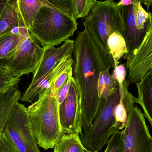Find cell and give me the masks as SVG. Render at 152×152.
<instances>
[{"label": "cell", "instance_id": "obj_13", "mask_svg": "<svg viewBox=\"0 0 152 152\" xmlns=\"http://www.w3.org/2000/svg\"><path fill=\"white\" fill-rule=\"evenodd\" d=\"M139 1L140 0H133L132 5L120 7L124 26L123 37L128 49V53L124 57L126 60L142 43L136 27V13Z\"/></svg>", "mask_w": 152, "mask_h": 152}, {"label": "cell", "instance_id": "obj_25", "mask_svg": "<svg viewBox=\"0 0 152 152\" xmlns=\"http://www.w3.org/2000/svg\"><path fill=\"white\" fill-rule=\"evenodd\" d=\"M20 79V77L14 75L8 68L0 66V93L17 86Z\"/></svg>", "mask_w": 152, "mask_h": 152}, {"label": "cell", "instance_id": "obj_12", "mask_svg": "<svg viewBox=\"0 0 152 152\" xmlns=\"http://www.w3.org/2000/svg\"><path fill=\"white\" fill-rule=\"evenodd\" d=\"M74 63L73 53L62 59L55 67L38 81L30 84L28 88L20 97L22 102H32L37 96L42 95L50 89L51 86L55 79L62 72L71 67Z\"/></svg>", "mask_w": 152, "mask_h": 152}, {"label": "cell", "instance_id": "obj_28", "mask_svg": "<svg viewBox=\"0 0 152 152\" xmlns=\"http://www.w3.org/2000/svg\"><path fill=\"white\" fill-rule=\"evenodd\" d=\"M112 75L118 82L119 88H123L127 82V70L125 64H121L117 66L114 69Z\"/></svg>", "mask_w": 152, "mask_h": 152}, {"label": "cell", "instance_id": "obj_24", "mask_svg": "<svg viewBox=\"0 0 152 152\" xmlns=\"http://www.w3.org/2000/svg\"><path fill=\"white\" fill-rule=\"evenodd\" d=\"M128 89L125 91H120V99L114 110L115 119L116 123L120 127L121 130L125 128L128 120V112L124 102V96Z\"/></svg>", "mask_w": 152, "mask_h": 152}, {"label": "cell", "instance_id": "obj_4", "mask_svg": "<svg viewBox=\"0 0 152 152\" xmlns=\"http://www.w3.org/2000/svg\"><path fill=\"white\" fill-rule=\"evenodd\" d=\"M77 25L74 18L44 5L37 14L29 31L42 47L55 46L73 36Z\"/></svg>", "mask_w": 152, "mask_h": 152}, {"label": "cell", "instance_id": "obj_15", "mask_svg": "<svg viewBox=\"0 0 152 152\" xmlns=\"http://www.w3.org/2000/svg\"><path fill=\"white\" fill-rule=\"evenodd\" d=\"M26 26L20 19L16 0H10L0 16V35L12 32L19 34L20 27Z\"/></svg>", "mask_w": 152, "mask_h": 152}, {"label": "cell", "instance_id": "obj_32", "mask_svg": "<svg viewBox=\"0 0 152 152\" xmlns=\"http://www.w3.org/2000/svg\"><path fill=\"white\" fill-rule=\"evenodd\" d=\"M10 0H0V16L3 11L6 4Z\"/></svg>", "mask_w": 152, "mask_h": 152}, {"label": "cell", "instance_id": "obj_2", "mask_svg": "<svg viewBox=\"0 0 152 152\" xmlns=\"http://www.w3.org/2000/svg\"><path fill=\"white\" fill-rule=\"evenodd\" d=\"M117 4L113 0L97 1L83 23L106 64L113 69L115 66L109 52L107 41L113 32L118 31L122 36L124 32L122 15Z\"/></svg>", "mask_w": 152, "mask_h": 152}, {"label": "cell", "instance_id": "obj_30", "mask_svg": "<svg viewBox=\"0 0 152 152\" xmlns=\"http://www.w3.org/2000/svg\"><path fill=\"white\" fill-rule=\"evenodd\" d=\"M73 77V68L70 69V72H69V75L68 78L66 82L64 84L61 89L60 90L57 95V98L58 99V102L59 105L64 101L66 99V96L68 94L69 92V88H70V85H71V80Z\"/></svg>", "mask_w": 152, "mask_h": 152}, {"label": "cell", "instance_id": "obj_21", "mask_svg": "<svg viewBox=\"0 0 152 152\" xmlns=\"http://www.w3.org/2000/svg\"><path fill=\"white\" fill-rule=\"evenodd\" d=\"M110 68L102 71L98 80L97 91L99 98L105 99L118 87V82L110 72Z\"/></svg>", "mask_w": 152, "mask_h": 152}, {"label": "cell", "instance_id": "obj_20", "mask_svg": "<svg viewBox=\"0 0 152 152\" xmlns=\"http://www.w3.org/2000/svg\"><path fill=\"white\" fill-rule=\"evenodd\" d=\"M53 149L54 152H94L84 147L77 134H65Z\"/></svg>", "mask_w": 152, "mask_h": 152}, {"label": "cell", "instance_id": "obj_31", "mask_svg": "<svg viewBox=\"0 0 152 152\" xmlns=\"http://www.w3.org/2000/svg\"><path fill=\"white\" fill-rule=\"evenodd\" d=\"M133 4V0H120L119 2L117 3V5L119 7L121 6H129L132 5Z\"/></svg>", "mask_w": 152, "mask_h": 152}, {"label": "cell", "instance_id": "obj_6", "mask_svg": "<svg viewBox=\"0 0 152 152\" xmlns=\"http://www.w3.org/2000/svg\"><path fill=\"white\" fill-rule=\"evenodd\" d=\"M3 133L20 152H41L36 141L27 108L18 102L4 129Z\"/></svg>", "mask_w": 152, "mask_h": 152}, {"label": "cell", "instance_id": "obj_1", "mask_svg": "<svg viewBox=\"0 0 152 152\" xmlns=\"http://www.w3.org/2000/svg\"><path fill=\"white\" fill-rule=\"evenodd\" d=\"M73 77L81 96L82 127L88 129L103 103L97 91L98 80L102 71L109 67L98 47L85 28L78 32L74 41Z\"/></svg>", "mask_w": 152, "mask_h": 152}, {"label": "cell", "instance_id": "obj_18", "mask_svg": "<svg viewBox=\"0 0 152 152\" xmlns=\"http://www.w3.org/2000/svg\"><path fill=\"white\" fill-rule=\"evenodd\" d=\"M17 9L20 19L29 30L37 14L44 6L40 0H16Z\"/></svg>", "mask_w": 152, "mask_h": 152}, {"label": "cell", "instance_id": "obj_10", "mask_svg": "<svg viewBox=\"0 0 152 152\" xmlns=\"http://www.w3.org/2000/svg\"><path fill=\"white\" fill-rule=\"evenodd\" d=\"M126 80L136 84L152 69V25L142 43L126 60Z\"/></svg>", "mask_w": 152, "mask_h": 152}, {"label": "cell", "instance_id": "obj_29", "mask_svg": "<svg viewBox=\"0 0 152 152\" xmlns=\"http://www.w3.org/2000/svg\"><path fill=\"white\" fill-rule=\"evenodd\" d=\"M0 152H20L7 135L3 132L0 136Z\"/></svg>", "mask_w": 152, "mask_h": 152}, {"label": "cell", "instance_id": "obj_22", "mask_svg": "<svg viewBox=\"0 0 152 152\" xmlns=\"http://www.w3.org/2000/svg\"><path fill=\"white\" fill-rule=\"evenodd\" d=\"M47 7L67 14L74 18L72 0H40Z\"/></svg>", "mask_w": 152, "mask_h": 152}, {"label": "cell", "instance_id": "obj_14", "mask_svg": "<svg viewBox=\"0 0 152 152\" xmlns=\"http://www.w3.org/2000/svg\"><path fill=\"white\" fill-rule=\"evenodd\" d=\"M136 85L138 92L136 103L141 106L145 117L152 126V69Z\"/></svg>", "mask_w": 152, "mask_h": 152}, {"label": "cell", "instance_id": "obj_8", "mask_svg": "<svg viewBox=\"0 0 152 152\" xmlns=\"http://www.w3.org/2000/svg\"><path fill=\"white\" fill-rule=\"evenodd\" d=\"M43 48L30 32L22 36L15 56L8 68L16 76L21 77L36 71L42 57Z\"/></svg>", "mask_w": 152, "mask_h": 152}, {"label": "cell", "instance_id": "obj_9", "mask_svg": "<svg viewBox=\"0 0 152 152\" xmlns=\"http://www.w3.org/2000/svg\"><path fill=\"white\" fill-rule=\"evenodd\" d=\"M60 121L64 134L82 133L81 96L73 77L67 96L59 105Z\"/></svg>", "mask_w": 152, "mask_h": 152}, {"label": "cell", "instance_id": "obj_26", "mask_svg": "<svg viewBox=\"0 0 152 152\" xmlns=\"http://www.w3.org/2000/svg\"><path fill=\"white\" fill-rule=\"evenodd\" d=\"M124 132L119 131L111 136L104 152H124Z\"/></svg>", "mask_w": 152, "mask_h": 152}, {"label": "cell", "instance_id": "obj_23", "mask_svg": "<svg viewBox=\"0 0 152 152\" xmlns=\"http://www.w3.org/2000/svg\"><path fill=\"white\" fill-rule=\"evenodd\" d=\"M74 18L77 20L86 17L95 4L96 0H72Z\"/></svg>", "mask_w": 152, "mask_h": 152}, {"label": "cell", "instance_id": "obj_16", "mask_svg": "<svg viewBox=\"0 0 152 152\" xmlns=\"http://www.w3.org/2000/svg\"><path fill=\"white\" fill-rule=\"evenodd\" d=\"M20 97L21 94L17 86H12L0 93V136Z\"/></svg>", "mask_w": 152, "mask_h": 152}, {"label": "cell", "instance_id": "obj_33", "mask_svg": "<svg viewBox=\"0 0 152 152\" xmlns=\"http://www.w3.org/2000/svg\"><path fill=\"white\" fill-rule=\"evenodd\" d=\"M141 3L146 6L148 11H150V7L152 6V0H140Z\"/></svg>", "mask_w": 152, "mask_h": 152}, {"label": "cell", "instance_id": "obj_11", "mask_svg": "<svg viewBox=\"0 0 152 152\" xmlns=\"http://www.w3.org/2000/svg\"><path fill=\"white\" fill-rule=\"evenodd\" d=\"M43 48L42 57L36 71L33 74L30 84L38 81L69 54L73 53L74 41L68 39L59 47L53 45H46Z\"/></svg>", "mask_w": 152, "mask_h": 152}, {"label": "cell", "instance_id": "obj_3", "mask_svg": "<svg viewBox=\"0 0 152 152\" xmlns=\"http://www.w3.org/2000/svg\"><path fill=\"white\" fill-rule=\"evenodd\" d=\"M26 108L38 146L45 150L53 149L65 134L60 121L57 97L50 89Z\"/></svg>", "mask_w": 152, "mask_h": 152}, {"label": "cell", "instance_id": "obj_27", "mask_svg": "<svg viewBox=\"0 0 152 152\" xmlns=\"http://www.w3.org/2000/svg\"><path fill=\"white\" fill-rule=\"evenodd\" d=\"M72 67L69 68L62 72L55 79L53 83L52 84L50 90L52 95L53 96L57 97L60 90L66 82L69 75L70 69Z\"/></svg>", "mask_w": 152, "mask_h": 152}, {"label": "cell", "instance_id": "obj_7", "mask_svg": "<svg viewBox=\"0 0 152 152\" xmlns=\"http://www.w3.org/2000/svg\"><path fill=\"white\" fill-rule=\"evenodd\" d=\"M124 130V152H152V137L142 110L137 105L127 109Z\"/></svg>", "mask_w": 152, "mask_h": 152}, {"label": "cell", "instance_id": "obj_17", "mask_svg": "<svg viewBox=\"0 0 152 152\" xmlns=\"http://www.w3.org/2000/svg\"><path fill=\"white\" fill-rule=\"evenodd\" d=\"M22 36L12 32L0 35V66L8 68L13 60Z\"/></svg>", "mask_w": 152, "mask_h": 152}, {"label": "cell", "instance_id": "obj_5", "mask_svg": "<svg viewBox=\"0 0 152 152\" xmlns=\"http://www.w3.org/2000/svg\"><path fill=\"white\" fill-rule=\"evenodd\" d=\"M120 99L118 87L114 92L104 99L102 105L88 129L84 130L80 138L88 151L99 152L107 145L113 134L120 131L115 119L114 110Z\"/></svg>", "mask_w": 152, "mask_h": 152}, {"label": "cell", "instance_id": "obj_19", "mask_svg": "<svg viewBox=\"0 0 152 152\" xmlns=\"http://www.w3.org/2000/svg\"><path fill=\"white\" fill-rule=\"evenodd\" d=\"M107 46L116 67L120 60L128 53L126 40L119 32L115 31L109 36Z\"/></svg>", "mask_w": 152, "mask_h": 152}]
</instances>
